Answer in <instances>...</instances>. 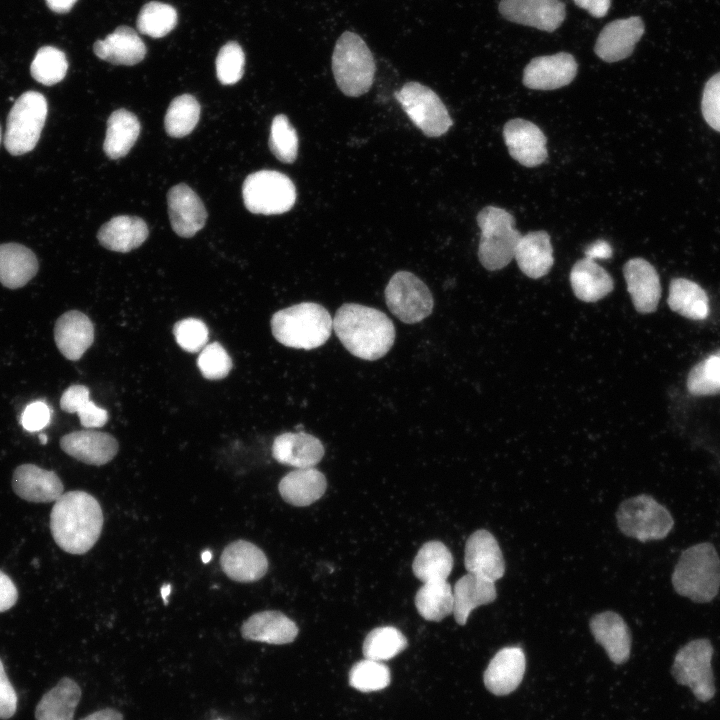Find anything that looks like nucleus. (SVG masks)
Here are the masks:
<instances>
[{
	"mask_svg": "<svg viewBox=\"0 0 720 720\" xmlns=\"http://www.w3.org/2000/svg\"><path fill=\"white\" fill-rule=\"evenodd\" d=\"M701 110L707 124L720 132V72L706 82L702 94Z\"/></svg>",
	"mask_w": 720,
	"mask_h": 720,
	"instance_id": "3c124183",
	"label": "nucleus"
},
{
	"mask_svg": "<svg viewBox=\"0 0 720 720\" xmlns=\"http://www.w3.org/2000/svg\"><path fill=\"white\" fill-rule=\"evenodd\" d=\"M12 488L21 499L34 503L55 502L64 491L63 483L55 472L30 463L14 470Z\"/></svg>",
	"mask_w": 720,
	"mask_h": 720,
	"instance_id": "4be33fe9",
	"label": "nucleus"
},
{
	"mask_svg": "<svg viewBox=\"0 0 720 720\" xmlns=\"http://www.w3.org/2000/svg\"><path fill=\"white\" fill-rule=\"evenodd\" d=\"M197 365L206 379L218 380L228 375L232 368V361L222 345L213 342L201 350Z\"/></svg>",
	"mask_w": 720,
	"mask_h": 720,
	"instance_id": "09e8293b",
	"label": "nucleus"
},
{
	"mask_svg": "<svg viewBox=\"0 0 720 720\" xmlns=\"http://www.w3.org/2000/svg\"><path fill=\"white\" fill-rule=\"evenodd\" d=\"M167 203L171 226L177 235L189 238L204 227L205 206L186 184L173 186L167 194Z\"/></svg>",
	"mask_w": 720,
	"mask_h": 720,
	"instance_id": "6ab92c4d",
	"label": "nucleus"
},
{
	"mask_svg": "<svg viewBox=\"0 0 720 720\" xmlns=\"http://www.w3.org/2000/svg\"><path fill=\"white\" fill-rule=\"evenodd\" d=\"M245 55L241 46L230 41L221 47L216 58L217 78L223 85L237 83L243 76Z\"/></svg>",
	"mask_w": 720,
	"mask_h": 720,
	"instance_id": "de8ad7c7",
	"label": "nucleus"
},
{
	"mask_svg": "<svg viewBox=\"0 0 720 720\" xmlns=\"http://www.w3.org/2000/svg\"><path fill=\"white\" fill-rule=\"evenodd\" d=\"M499 12L509 21L547 32L556 30L566 16L560 0H501Z\"/></svg>",
	"mask_w": 720,
	"mask_h": 720,
	"instance_id": "ddd939ff",
	"label": "nucleus"
},
{
	"mask_svg": "<svg viewBox=\"0 0 720 720\" xmlns=\"http://www.w3.org/2000/svg\"><path fill=\"white\" fill-rule=\"evenodd\" d=\"M667 302L671 310L692 320H703L709 314L707 293L700 285L686 278L671 280Z\"/></svg>",
	"mask_w": 720,
	"mask_h": 720,
	"instance_id": "c9c22d12",
	"label": "nucleus"
},
{
	"mask_svg": "<svg viewBox=\"0 0 720 720\" xmlns=\"http://www.w3.org/2000/svg\"><path fill=\"white\" fill-rule=\"evenodd\" d=\"M333 329L342 345L354 356L377 360L391 349L395 327L382 311L356 303H345L336 311Z\"/></svg>",
	"mask_w": 720,
	"mask_h": 720,
	"instance_id": "f03ea898",
	"label": "nucleus"
},
{
	"mask_svg": "<svg viewBox=\"0 0 720 720\" xmlns=\"http://www.w3.org/2000/svg\"><path fill=\"white\" fill-rule=\"evenodd\" d=\"M81 689L71 678H62L37 704L36 720H73Z\"/></svg>",
	"mask_w": 720,
	"mask_h": 720,
	"instance_id": "f704fd0d",
	"label": "nucleus"
},
{
	"mask_svg": "<svg viewBox=\"0 0 720 720\" xmlns=\"http://www.w3.org/2000/svg\"><path fill=\"white\" fill-rule=\"evenodd\" d=\"M200 109L197 99L190 94L174 98L164 119L167 134L181 138L191 133L199 121Z\"/></svg>",
	"mask_w": 720,
	"mask_h": 720,
	"instance_id": "ea45409f",
	"label": "nucleus"
},
{
	"mask_svg": "<svg viewBox=\"0 0 720 720\" xmlns=\"http://www.w3.org/2000/svg\"><path fill=\"white\" fill-rule=\"evenodd\" d=\"M45 97L36 91L23 93L7 117L4 145L12 155L25 154L36 146L47 117Z\"/></svg>",
	"mask_w": 720,
	"mask_h": 720,
	"instance_id": "6e6552de",
	"label": "nucleus"
},
{
	"mask_svg": "<svg viewBox=\"0 0 720 720\" xmlns=\"http://www.w3.org/2000/svg\"><path fill=\"white\" fill-rule=\"evenodd\" d=\"M327 488L324 474L318 469H295L279 482L278 490L283 500L293 506H308L322 497Z\"/></svg>",
	"mask_w": 720,
	"mask_h": 720,
	"instance_id": "c756f323",
	"label": "nucleus"
},
{
	"mask_svg": "<svg viewBox=\"0 0 720 720\" xmlns=\"http://www.w3.org/2000/svg\"><path fill=\"white\" fill-rule=\"evenodd\" d=\"M713 653L709 639H693L677 651L672 665L677 683L688 686L701 702L712 699L716 691L711 666Z\"/></svg>",
	"mask_w": 720,
	"mask_h": 720,
	"instance_id": "9d476101",
	"label": "nucleus"
},
{
	"mask_svg": "<svg viewBox=\"0 0 720 720\" xmlns=\"http://www.w3.org/2000/svg\"><path fill=\"white\" fill-rule=\"evenodd\" d=\"M514 258L526 276L532 279L545 276L554 262L549 234L545 231H533L521 236Z\"/></svg>",
	"mask_w": 720,
	"mask_h": 720,
	"instance_id": "c85d7f7f",
	"label": "nucleus"
},
{
	"mask_svg": "<svg viewBox=\"0 0 720 720\" xmlns=\"http://www.w3.org/2000/svg\"><path fill=\"white\" fill-rule=\"evenodd\" d=\"M68 62L64 52L56 47H41L30 66L32 77L39 83L51 86L60 82L66 75Z\"/></svg>",
	"mask_w": 720,
	"mask_h": 720,
	"instance_id": "37998d69",
	"label": "nucleus"
},
{
	"mask_svg": "<svg viewBox=\"0 0 720 720\" xmlns=\"http://www.w3.org/2000/svg\"><path fill=\"white\" fill-rule=\"evenodd\" d=\"M88 387L75 384L69 386L60 398V407L67 413H76L78 409L90 400Z\"/></svg>",
	"mask_w": 720,
	"mask_h": 720,
	"instance_id": "5fc2aeb1",
	"label": "nucleus"
},
{
	"mask_svg": "<svg viewBox=\"0 0 720 720\" xmlns=\"http://www.w3.org/2000/svg\"><path fill=\"white\" fill-rule=\"evenodd\" d=\"M590 629L595 640L615 664L626 662L631 651V633L623 618L612 611L594 615Z\"/></svg>",
	"mask_w": 720,
	"mask_h": 720,
	"instance_id": "bb28decb",
	"label": "nucleus"
},
{
	"mask_svg": "<svg viewBox=\"0 0 720 720\" xmlns=\"http://www.w3.org/2000/svg\"><path fill=\"white\" fill-rule=\"evenodd\" d=\"M407 639L393 626H382L371 630L364 642L362 652L366 659L389 660L407 647Z\"/></svg>",
	"mask_w": 720,
	"mask_h": 720,
	"instance_id": "a19ab883",
	"label": "nucleus"
},
{
	"mask_svg": "<svg viewBox=\"0 0 720 720\" xmlns=\"http://www.w3.org/2000/svg\"><path fill=\"white\" fill-rule=\"evenodd\" d=\"M61 449L85 464L101 466L118 452V442L106 432L86 429L74 431L60 439Z\"/></svg>",
	"mask_w": 720,
	"mask_h": 720,
	"instance_id": "aec40b11",
	"label": "nucleus"
},
{
	"mask_svg": "<svg viewBox=\"0 0 720 720\" xmlns=\"http://www.w3.org/2000/svg\"><path fill=\"white\" fill-rule=\"evenodd\" d=\"M324 452L322 442L305 432L282 433L272 444L274 459L296 469L314 467L322 460Z\"/></svg>",
	"mask_w": 720,
	"mask_h": 720,
	"instance_id": "b1692460",
	"label": "nucleus"
},
{
	"mask_svg": "<svg viewBox=\"0 0 720 720\" xmlns=\"http://www.w3.org/2000/svg\"><path fill=\"white\" fill-rule=\"evenodd\" d=\"M170 591H171V587L169 584H166L161 588V595L165 601V604L167 603L166 599H167V595L170 594Z\"/></svg>",
	"mask_w": 720,
	"mask_h": 720,
	"instance_id": "e2e57ef3",
	"label": "nucleus"
},
{
	"mask_svg": "<svg viewBox=\"0 0 720 720\" xmlns=\"http://www.w3.org/2000/svg\"><path fill=\"white\" fill-rule=\"evenodd\" d=\"M481 230L478 258L489 271L506 267L514 258L516 246L521 238L515 228L514 217L505 209L486 206L477 215Z\"/></svg>",
	"mask_w": 720,
	"mask_h": 720,
	"instance_id": "423d86ee",
	"label": "nucleus"
},
{
	"mask_svg": "<svg viewBox=\"0 0 720 720\" xmlns=\"http://www.w3.org/2000/svg\"><path fill=\"white\" fill-rule=\"evenodd\" d=\"M586 257L593 259L594 258H609L612 255V249L610 245L605 241H598L595 244L591 245L586 251H585Z\"/></svg>",
	"mask_w": 720,
	"mask_h": 720,
	"instance_id": "bf43d9fd",
	"label": "nucleus"
},
{
	"mask_svg": "<svg viewBox=\"0 0 720 720\" xmlns=\"http://www.w3.org/2000/svg\"><path fill=\"white\" fill-rule=\"evenodd\" d=\"M51 418V410L43 401L27 405L21 415V425L26 431L37 432L45 428Z\"/></svg>",
	"mask_w": 720,
	"mask_h": 720,
	"instance_id": "603ef678",
	"label": "nucleus"
},
{
	"mask_svg": "<svg viewBox=\"0 0 720 720\" xmlns=\"http://www.w3.org/2000/svg\"><path fill=\"white\" fill-rule=\"evenodd\" d=\"M623 274L636 311L654 312L661 297V284L653 265L643 258H632L625 263Z\"/></svg>",
	"mask_w": 720,
	"mask_h": 720,
	"instance_id": "412c9836",
	"label": "nucleus"
},
{
	"mask_svg": "<svg viewBox=\"0 0 720 720\" xmlns=\"http://www.w3.org/2000/svg\"><path fill=\"white\" fill-rule=\"evenodd\" d=\"M81 720H124V718L117 709L104 708L89 714Z\"/></svg>",
	"mask_w": 720,
	"mask_h": 720,
	"instance_id": "052dcab7",
	"label": "nucleus"
},
{
	"mask_svg": "<svg viewBox=\"0 0 720 720\" xmlns=\"http://www.w3.org/2000/svg\"><path fill=\"white\" fill-rule=\"evenodd\" d=\"M140 133L138 118L128 110L118 109L107 120L103 144L105 154L111 159L124 157L136 142Z\"/></svg>",
	"mask_w": 720,
	"mask_h": 720,
	"instance_id": "e433bc0d",
	"label": "nucleus"
},
{
	"mask_svg": "<svg viewBox=\"0 0 720 720\" xmlns=\"http://www.w3.org/2000/svg\"><path fill=\"white\" fill-rule=\"evenodd\" d=\"M503 136L509 154L521 165L535 167L546 160V136L534 123L522 118L511 119L504 125Z\"/></svg>",
	"mask_w": 720,
	"mask_h": 720,
	"instance_id": "4468645a",
	"label": "nucleus"
},
{
	"mask_svg": "<svg viewBox=\"0 0 720 720\" xmlns=\"http://www.w3.org/2000/svg\"><path fill=\"white\" fill-rule=\"evenodd\" d=\"M394 96L412 123L428 137L445 134L453 124L439 96L419 82L404 84Z\"/></svg>",
	"mask_w": 720,
	"mask_h": 720,
	"instance_id": "9b49d317",
	"label": "nucleus"
},
{
	"mask_svg": "<svg viewBox=\"0 0 720 720\" xmlns=\"http://www.w3.org/2000/svg\"><path fill=\"white\" fill-rule=\"evenodd\" d=\"M76 413L81 425L86 429L102 427L108 420L107 411L91 400L83 404Z\"/></svg>",
	"mask_w": 720,
	"mask_h": 720,
	"instance_id": "6e6d98bb",
	"label": "nucleus"
},
{
	"mask_svg": "<svg viewBox=\"0 0 720 720\" xmlns=\"http://www.w3.org/2000/svg\"><path fill=\"white\" fill-rule=\"evenodd\" d=\"M97 57L116 65H135L146 55V46L137 32L128 26H119L93 46Z\"/></svg>",
	"mask_w": 720,
	"mask_h": 720,
	"instance_id": "cd10ccee",
	"label": "nucleus"
},
{
	"mask_svg": "<svg viewBox=\"0 0 720 720\" xmlns=\"http://www.w3.org/2000/svg\"><path fill=\"white\" fill-rule=\"evenodd\" d=\"M582 9L587 10L592 16L600 18L607 14L611 0H573Z\"/></svg>",
	"mask_w": 720,
	"mask_h": 720,
	"instance_id": "13d9d810",
	"label": "nucleus"
},
{
	"mask_svg": "<svg viewBox=\"0 0 720 720\" xmlns=\"http://www.w3.org/2000/svg\"><path fill=\"white\" fill-rule=\"evenodd\" d=\"M375 71V60L365 41L354 32H343L332 54V72L339 89L349 97L361 96L370 90Z\"/></svg>",
	"mask_w": 720,
	"mask_h": 720,
	"instance_id": "39448f33",
	"label": "nucleus"
},
{
	"mask_svg": "<svg viewBox=\"0 0 720 720\" xmlns=\"http://www.w3.org/2000/svg\"><path fill=\"white\" fill-rule=\"evenodd\" d=\"M201 558L204 563H208L212 558V554L210 551H204L201 555Z\"/></svg>",
	"mask_w": 720,
	"mask_h": 720,
	"instance_id": "0e129e2a",
	"label": "nucleus"
},
{
	"mask_svg": "<svg viewBox=\"0 0 720 720\" xmlns=\"http://www.w3.org/2000/svg\"><path fill=\"white\" fill-rule=\"evenodd\" d=\"M104 523L99 502L85 491L63 493L52 507L50 531L65 552L81 555L98 541Z\"/></svg>",
	"mask_w": 720,
	"mask_h": 720,
	"instance_id": "f257e3e1",
	"label": "nucleus"
},
{
	"mask_svg": "<svg viewBox=\"0 0 720 720\" xmlns=\"http://www.w3.org/2000/svg\"><path fill=\"white\" fill-rule=\"evenodd\" d=\"M18 598L15 584L10 577L0 570V612L10 609Z\"/></svg>",
	"mask_w": 720,
	"mask_h": 720,
	"instance_id": "4d7b16f0",
	"label": "nucleus"
},
{
	"mask_svg": "<svg viewBox=\"0 0 720 720\" xmlns=\"http://www.w3.org/2000/svg\"><path fill=\"white\" fill-rule=\"evenodd\" d=\"M453 568V557L440 541H429L417 552L412 570L423 583L433 580H447Z\"/></svg>",
	"mask_w": 720,
	"mask_h": 720,
	"instance_id": "4c0bfd02",
	"label": "nucleus"
},
{
	"mask_svg": "<svg viewBox=\"0 0 720 720\" xmlns=\"http://www.w3.org/2000/svg\"><path fill=\"white\" fill-rule=\"evenodd\" d=\"M616 518L623 534L641 542L664 539L674 527L670 511L646 494L623 501Z\"/></svg>",
	"mask_w": 720,
	"mask_h": 720,
	"instance_id": "0eeeda50",
	"label": "nucleus"
},
{
	"mask_svg": "<svg viewBox=\"0 0 720 720\" xmlns=\"http://www.w3.org/2000/svg\"><path fill=\"white\" fill-rule=\"evenodd\" d=\"M675 592L695 603H709L720 590V557L710 542L684 549L671 575Z\"/></svg>",
	"mask_w": 720,
	"mask_h": 720,
	"instance_id": "7ed1b4c3",
	"label": "nucleus"
},
{
	"mask_svg": "<svg viewBox=\"0 0 720 720\" xmlns=\"http://www.w3.org/2000/svg\"><path fill=\"white\" fill-rule=\"evenodd\" d=\"M244 205L251 213L276 215L289 211L296 202V188L285 174L261 170L248 175L242 186Z\"/></svg>",
	"mask_w": 720,
	"mask_h": 720,
	"instance_id": "1a4fd4ad",
	"label": "nucleus"
},
{
	"mask_svg": "<svg viewBox=\"0 0 720 720\" xmlns=\"http://www.w3.org/2000/svg\"><path fill=\"white\" fill-rule=\"evenodd\" d=\"M177 24V12L169 4L151 1L145 4L137 18L140 33L153 38H161L172 31Z\"/></svg>",
	"mask_w": 720,
	"mask_h": 720,
	"instance_id": "79ce46f5",
	"label": "nucleus"
},
{
	"mask_svg": "<svg viewBox=\"0 0 720 720\" xmlns=\"http://www.w3.org/2000/svg\"><path fill=\"white\" fill-rule=\"evenodd\" d=\"M269 148L283 163H293L298 152V136L295 128L284 114L276 115L271 123Z\"/></svg>",
	"mask_w": 720,
	"mask_h": 720,
	"instance_id": "a18cd8bd",
	"label": "nucleus"
},
{
	"mask_svg": "<svg viewBox=\"0 0 720 720\" xmlns=\"http://www.w3.org/2000/svg\"><path fill=\"white\" fill-rule=\"evenodd\" d=\"M526 660L519 647H505L499 650L484 672V684L495 695H507L521 683Z\"/></svg>",
	"mask_w": 720,
	"mask_h": 720,
	"instance_id": "393cba45",
	"label": "nucleus"
},
{
	"mask_svg": "<svg viewBox=\"0 0 720 720\" xmlns=\"http://www.w3.org/2000/svg\"><path fill=\"white\" fill-rule=\"evenodd\" d=\"M577 62L566 52L533 58L523 72V84L535 90H554L572 82Z\"/></svg>",
	"mask_w": 720,
	"mask_h": 720,
	"instance_id": "2eb2a0df",
	"label": "nucleus"
},
{
	"mask_svg": "<svg viewBox=\"0 0 720 720\" xmlns=\"http://www.w3.org/2000/svg\"><path fill=\"white\" fill-rule=\"evenodd\" d=\"M390 681L389 668L379 661L370 659L355 663L349 672V684L361 692L381 690L387 687Z\"/></svg>",
	"mask_w": 720,
	"mask_h": 720,
	"instance_id": "49530a36",
	"label": "nucleus"
},
{
	"mask_svg": "<svg viewBox=\"0 0 720 720\" xmlns=\"http://www.w3.org/2000/svg\"><path fill=\"white\" fill-rule=\"evenodd\" d=\"M54 340L65 358L78 360L94 341V326L84 313L67 311L55 322Z\"/></svg>",
	"mask_w": 720,
	"mask_h": 720,
	"instance_id": "5701e85b",
	"label": "nucleus"
},
{
	"mask_svg": "<svg viewBox=\"0 0 720 720\" xmlns=\"http://www.w3.org/2000/svg\"><path fill=\"white\" fill-rule=\"evenodd\" d=\"M38 260L26 246L0 244V283L9 289L26 285L38 272Z\"/></svg>",
	"mask_w": 720,
	"mask_h": 720,
	"instance_id": "473e14b6",
	"label": "nucleus"
},
{
	"mask_svg": "<svg viewBox=\"0 0 720 720\" xmlns=\"http://www.w3.org/2000/svg\"><path fill=\"white\" fill-rule=\"evenodd\" d=\"M17 708V695L0 660V719L11 718Z\"/></svg>",
	"mask_w": 720,
	"mask_h": 720,
	"instance_id": "864d4df0",
	"label": "nucleus"
},
{
	"mask_svg": "<svg viewBox=\"0 0 720 720\" xmlns=\"http://www.w3.org/2000/svg\"><path fill=\"white\" fill-rule=\"evenodd\" d=\"M464 564L468 573L492 582L500 579L505 572L499 544L495 537L484 529L475 531L466 541Z\"/></svg>",
	"mask_w": 720,
	"mask_h": 720,
	"instance_id": "a211bd4d",
	"label": "nucleus"
},
{
	"mask_svg": "<svg viewBox=\"0 0 720 720\" xmlns=\"http://www.w3.org/2000/svg\"><path fill=\"white\" fill-rule=\"evenodd\" d=\"M570 284L574 295L587 303L603 299L614 288L611 275L593 259L587 257L573 265Z\"/></svg>",
	"mask_w": 720,
	"mask_h": 720,
	"instance_id": "2f4dec72",
	"label": "nucleus"
},
{
	"mask_svg": "<svg viewBox=\"0 0 720 720\" xmlns=\"http://www.w3.org/2000/svg\"><path fill=\"white\" fill-rule=\"evenodd\" d=\"M222 571L233 581L250 583L260 580L268 570L265 553L255 544L236 540L228 544L221 556Z\"/></svg>",
	"mask_w": 720,
	"mask_h": 720,
	"instance_id": "f3484780",
	"label": "nucleus"
},
{
	"mask_svg": "<svg viewBox=\"0 0 720 720\" xmlns=\"http://www.w3.org/2000/svg\"><path fill=\"white\" fill-rule=\"evenodd\" d=\"M148 233V227L141 218L121 215L102 225L97 238L104 248L125 253L139 247Z\"/></svg>",
	"mask_w": 720,
	"mask_h": 720,
	"instance_id": "72a5a7b5",
	"label": "nucleus"
},
{
	"mask_svg": "<svg viewBox=\"0 0 720 720\" xmlns=\"http://www.w3.org/2000/svg\"><path fill=\"white\" fill-rule=\"evenodd\" d=\"M241 635L250 641L282 645L295 640L298 627L282 612L265 610L251 615L244 621Z\"/></svg>",
	"mask_w": 720,
	"mask_h": 720,
	"instance_id": "a878e982",
	"label": "nucleus"
},
{
	"mask_svg": "<svg viewBox=\"0 0 720 720\" xmlns=\"http://www.w3.org/2000/svg\"><path fill=\"white\" fill-rule=\"evenodd\" d=\"M39 439H40V443L44 445V444L47 443L48 437H47V435L41 433V434L39 435Z\"/></svg>",
	"mask_w": 720,
	"mask_h": 720,
	"instance_id": "69168bd1",
	"label": "nucleus"
},
{
	"mask_svg": "<svg viewBox=\"0 0 720 720\" xmlns=\"http://www.w3.org/2000/svg\"><path fill=\"white\" fill-rule=\"evenodd\" d=\"M687 388L694 396L720 394V350L710 354L690 370Z\"/></svg>",
	"mask_w": 720,
	"mask_h": 720,
	"instance_id": "c03bdc74",
	"label": "nucleus"
},
{
	"mask_svg": "<svg viewBox=\"0 0 720 720\" xmlns=\"http://www.w3.org/2000/svg\"><path fill=\"white\" fill-rule=\"evenodd\" d=\"M333 319L326 308L314 302H302L277 311L271 318V331L282 345L312 350L331 336Z\"/></svg>",
	"mask_w": 720,
	"mask_h": 720,
	"instance_id": "20e7f679",
	"label": "nucleus"
},
{
	"mask_svg": "<svg viewBox=\"0 0 720 720\" xmlns=\"http://www.w3.org/2000/svg\"><path fill=\"white\" fill-rule=\"evenodd\" d=\"M418 613L428 621H441L453 613V590L447 580L423 583L415 595Z\"/></svg>",
	"mask_w": 720,
	"mask_h": 720,
	"instance_id": "58836bf2",
	"label": "nucleus"
},
{
	"mask_svg": "<svg viewBox=\"0 0 720 720\" xmlns=\"http://www.w3.org/2000/svg\"><path fill=\"white\" fill-rule=\"evenodd\" d=\"M385 301L390 312L407 324H414L428 317L434 306L427 285L409 271H398L389 280Z\"/></svg>",
	"mask_w": 720,
	"mask_h": 720,
	"instance_id": "f8f14e48",
	"label": "nucleus"
},
{
	"mask_svg": "<svg viewBox=\"0 0 720 720\" xmlns=\"http://www.w3.org/2000/svg\"><path fill=\"white\" fill-rule=\"evenodd\" d=\"M497 597L495 582L472 573L462 576L453 589V615L459 625H465L476 607L489 604Z\"/></svg>",
	"mask_w": 720,
	"mask_h": 720,
	"instance_id": "7c9ffc66",
	"label": "nucleus"
},
{
	"mask_svg": "<svg viewBox=\"0 0 720 720\" xmlns=\"http://www.w3.org/2000/svg\"><path fill=\"white\" fill-rule=\"evenodd\" d=\"M644 22L638 16L617 19L600 32L594 51L603 61L612 63L630 56L644 33Z\"/></svg>",
	"mask_w": 720,
	"mask_h": 720,
	"instance_id": "dca6fc26",
	"label": "nucleus"
},
{
	"mask_svg": "<svg viewBox=\"0 0 720 720\" xmlns=\"http://www.w3.org/2000/svg\"><path fill=\"white\" fill-rule=\"evenodd\" d=\"M0 141H1V129H0Z\"/></svg>",
	"mask_w": 720,
	"mask_h": 720,
	"instance_id": "338daca9",
	"label": "nucleus"
},
{
	"mask_svg": "<svg viewBox=\"0 0 720 720\" xmlns=\"http://www.w3.org/2000/svg\"><path fill=\"white\" fill-rule=\"evenodd\" d=\"M45 2L53 12L64 14L72 9L77 0H45Z\"/></svg>",
	"mask_w": 720,
	"mask_h": 720,
	"instance_id": "680f3d73",
	"label": "nucleus"
},
{
	"mask_svg": "<svg viewBox=\"0 0 720 720\" xmlns=\"http://www.w3.org/2000/svg\"><path fill=\"white\" fill-rule=\"evenodd\" d=\"M175 340L187 352L202 350L208 341V328L203 321L186 318L178 321L173 328Z\"/></svg>",
	"mask_w": 720,
	"mask_h": 720,
	"instance_id": "8fccbe9b",
	"label": "nucleus"
}]
</instances>
